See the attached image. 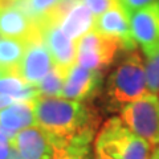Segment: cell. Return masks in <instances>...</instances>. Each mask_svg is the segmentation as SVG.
Here are the masks:
<instances>
[{"label":"cell","mask_w":159,"mask_h":159,"mask_svg":"<svg viewBox=\"0 0 159 159\" xmlns=\"http://www.w3.org/2000/svg\"><path fill=\"white\" fill-rule=\"evenodd\" d=\"M33 101L39 127L72 150L89 152L99 123V117L90 106L62 97L37 96Z\"/></svg>","instance_id":"cell-1"},{"label":"cell","mask_w":159,"mask_h":159,"mask_svg":"<svg viewBox=\"0 0 159 159\" xmlns=\"http://www.w3.org/2000/svg\"><path fill=\"white\" fill-rule=\"evenodd\" d=\"M148 94L145 61L138 51H133L110 73L106 81V96L110 105L122 109Z\"/></svg>","instance_id":"cell-2"},{"label":"cell","mask_w":159,"mask_h":159,"mask_svg":"<svg viewBox=\"0 0 159 159\" xmlns=\"http://www.w3.org/2000/svg\"><path fill=\"white\" fill-rule=\"evenodd\" d=\"M94 151L113 159H151L154 147L129 129L119 117H111L99 129L93 142Z\"/></svg>","instance_id":"cell-3"},{"label":"cell","mask_w":159,"mask_h":159,"mask_svg":"<svg viewBox=\"0 0 159 159\" xmlns=\"http://www.w3.org/2000/svg\"><path fill=\"white\" fill-rule=\"evenodd\" d=\"M11 145L23 159H70L77 154H86L69 148L37 125L17 133L11 139Z\"/></svg>","instance_id":"cell-4"},{"label":"cell","mask_w":159,"mask_h":159,"mask_svg":"<svg viewBox=\"0 0 159 159\" xmlns=\"http://www.w3.org/2000/svg\"><path fill=\"white\" fill-rule=\"evenodd\" d=\"M123 123L155 148L159 143V97L146 94L121 109Z\"/></svg>","instance_id":"cell-5"},{"label":"cell","mask_w":159,"mask_h":159,"mask_svg":"<svg viewBox=\"0 0 159 159\" xmlns=\"http://www.w3.org/2000/svg\"><path fill=\"white\" fill-rule=\"evenodd\" d=\"M119 49L121 47L116 39L92 29L77 41L76 62L90 70L102 72L113 64Z\"/></svg>","instance_id":"cell-6"},{"label":"cell","mask_w":159,"mask_h":159,"mask_svg":"<svg viewBox=\"0 0 159 159\" xmlns=\"http://www.w3.org/2000/svg\"><path fill=\"white\" fill-rule=\"evenodd\" d=\"M54 66L53 58L44 43L43 33L39 32L27 40V49L19 65L17 74L28 85L36 88L39 82Z\"/></svg>","instance_id":"cell-7"},{"label":"cell","mask_w":159,"mask_h":159,"mask_svg":"<svg viewBox=\"0 0 159 159\" xmlns=\"http://www.w3.org/2000/svg\"><path fill=\"white\" fill-rule=\"evenodd\" d=\"M93 29L101 34L116 39L122 51H137L138 45L133 37L130 15L125 11V8L121 6L119 2L106 12L96 17Z\"/></svg>","instance_id":"cell-8"},{"label":"cell","mask_w":159,"mask_h":159,"mask_svg":"<svg viewBox=\"0 0 159 159\" xmlns=\"http://www.w3.org/2000/svg\"><path fill=\"white\" fill-rule=\"evenodd\" d=\"M130 24L133 37L145 56L155 53L159 49V4H151L131 13Z\"/></svg>","instance_id":"cell-9"},{"label":"cell","mask_w":159,"mask_h":159,"mask_svg":"<svg viewBox=\"0 0 159 159\" xmlns=\"http://www.w3.org/2000/svg\"><path fill=\"white\" fill-rule=\"evenodd\" d=\"M102 72L90 70L76 62L69 68L62 89V98L85 101L92 98L101 86Z\"/></svg>","instance_id":"cell-10"},{"label":"cell","mask_w":159,"mask_h":159,"mask_svg":"<svg viewBox=\"0 0 159 159\" xmlns=\"http://www.w3.org/2000/svg\"><path fill=\"white\" fill-rule=\"evenodd\" d=\"M41 33L54 65L62 69H69L76 64L77 41L66 36L60 24H49L41 28Z\"/></svg>","instance_id":"cell-11"},{"label":"cell","mask_w":159,"mask_h":159,"mask_svg":"<svg viewBox=\"0 0 159 159\" xmlns=\"http://www.w3.org/2000/svg\"><path fill=\"white\" fill-rule=\"evenodd\" d=\"M39 32L40 28L15 3L0 6V37L27 41Z\"/></svg>","instance_id":"cell-12"},{"label":"cell","mask_w":159,"mask_h":159,"mask_svg":"<svg viewBox=\"0 0 159 159\" xmlns=\"http://www.w3.org/2000/svg\"><path fill=\"white\" fill-rule=\"evenodd\" d=\"M36 126L33 99L15 101L0 110V133L12 139L24 129Z\"/></svg>","instance_id":"cell-13"},{"label":"cell","mask_w":159,"mask_h":159,"mask_svg":"<svg viewBox=\"0 0 159 159\" xmlns=\"http://www.w3.org/2000/svg\"><path fill=\"white\" fill-rule=\"evenodd\" d=\"M15 4L32 19L40 31L49 24H60L62 0H16Z\"/></svg>","instance_id":"cell-14"},{"label":"cell","mask_w":159,"mask_h":159,"mask_svg":"<svg viewBox=\"0 0 159 159\" xmlns=\"http://www.w3.org/2000/svg\"><path fill=\"white\" fill-rule=\"evenodd\" d=\"M94 21L96 17L92 11L82 2H80L65 13V16L60 21V27L66 36L74 41H78L84 34L93 29Z\"/></svg>","instance_id":"cell-15"},{"label":"cell","mask_w":159,"mask_h":159,"mask_svg":"<svg viewBox=\"0 0 159 159\" xmlns=\"http://www.w3.org/2000/svg\"><path fill=\"white\" fill-rule=\"evenodd\" d=\"M25 49V40L0 37V69L7 74H17Z\"/></svg>","instance_id":"cell-16"},{"label":"cell","mask_w":159,"mask_h":159,"mask_svg":"<svg viewBox=\"0 0 159 159\" xmlns=\"http://www.w3.org/2000/svg\"><path fill=\"white\" fill-rule=\"evenodd\" d=\"M69 69H62L57 65L52 68L36 86L37 96L41 97H62V89Z\"/></svg>","instance_id":"cell-17"},{"label":"cell","mask_w":159,"mask_h":159,"mask_svg":"<svg viewBox=\"0 0 159 159\" xmlns=\"http://www.w3.org/2000/svg\"><path fill=\"white\" fill-rule=\"evenodd\" d=\"M146 82L150 94H159V49L146 57Z\"/></svg>","instance_id":"cell-18"},{"label":"cell","mask_w":159,"mask_h":159,"mask_svg":"<svg viewBox=\"0 0 159 159\" xmlns=\"http://www.w3.org/2000/svg\"><path fill=\"white\" fill-rule=\"evenodd\" d=\"M81 2L90 9L94 17H98L99 15L110 9L114 4H117L119 0H81Z\"/></svg>","instance_id":"cell-19"},{"label":"cell","mask_w":159,"mask_h":159,"mask_svg":"<svg viewBox=\"0 0 159 159\" xmlns=\"http://www.w3.org/2000/svg\"><path fill=\"white\" fill-rule=\"evenodd\" d=\"M158 2L159 0H119L121 6L125 8V11L129 15L134 13L135 11H138V9H142L145 7L151 6V4H155Z\"/></svg>","instance_id":"cell-20"},{"label":"cell","mask_w":159,"mask_h":159,"mask_svg":"<svg viewBox=\"0 0 159 159\" xmlns=\"http://www.w3.org/2000/svg\"><path fill=\"white\" fill-rule=\"evenodd\" d=\"M12 148L13 147L11 145V139L4 135L3 133H0V159H8Z\"/></svg>","instance_id":"cell-21"},{"label":"cell","mask_w":159,"mask_h":159,"mask_svg":"<svg viewBox=\"0 0 159 159\" xmlns=\"http://www.w3.org/2000/svg\"><path fill=\"white\" fill-rule=\"evenodd\" d=\"M13 102H15L13 98L8 97V96H4V94H0V110L4 109V107H7V106H9Z\"/></svg>","instance_id":"cell-22"},{"label":"cell","mask_w":159,"mask_h":159,"mask_svg":"<svg viewBox=\"0 0 159 159\" xmlns=\"http://www.w3.org/2000/svg\"><path fill=\"white\" fill-rule=\"evenodd\" d=\"M94 159H113L110 157H107L106 154L99 152V151H94Z\"/></svg>","instance_id":"cell-23"},{"label":"cell","mask_w":159,"mask_h":159,"mask_svg":"<svg viewBox=\"0 0 159 159\" xmlns=\"http://www.w3.org/2000/svg\"><path fill=\"white\" fill-rule=\"evenodd\" d=\"M8 159H23V157L20 155V154L15 150V148H12V151H11V154H9Z\"/></svg>","instance_id":"cell-24"},{"label":"cell","mask_w":159,"mask_h":159,"mask_svg":"<svg viewBox=\"0 0 159 159\" xmlns=\"http://www.w3.org/2000/svg\"><path fill=\"white\" fill-rule=\"evenodd\" d=\"M70 159H90V158H89V152H86V154H77V155H73Z\"/></svg>","instance_id":"cell-25"},{"label":"cell","mask_w":159,"mask_h":159,"mask_svg":"<svg viewBox=\"0 0 159 159\" xmlns=\"http://www.w3.org/2000/svg\"><path fill=\"white\" fill-rule=\"evenodd\" d=\"M151 159H159V143H158V146L154 148L152 155H151Z\"/></svg>","instance_id":"cell-26"},{"label":"cell","mask_w":159,"mask_h":159,"mask_svg":"<svg viewBox=\"0 0 159 159\" xmlns=\"http://www.w3.org/2000/svg\"><path fill=\"white\" fill-rule=\"evenodd\" d=\"M0 2H3V3H7V4H13L16 0H0Z\"/></svg>","instance_id":"cell-27"},{"label":"cell","mask_w":159,"mask_h":159,"mask_svg":"<svg viewBox=\"0 0 159 159\" xmlns=\"http://www.w3.org/2000/svg\"><path fill=\"white\" fill-rule=\"evenodd\" d=\"M6 74H7V73H4V72L2 70V69H0V77H3V76H6Z\"/></svg>","instance_id":"cell-28"},{"label":"cell","mask_w":159,"mask_h":159,"mask_svg":"<svg viewBox=\"0 0 159 159\" xmlns=\"http://www.w3.org/2000/svg\"><path fill=\"white\" fill-rule=\"evenodd\" d=\"M0 6H7V3H3V2H0Z\"/></svg>","instance_id":"cell-29"},{"label":"cell","mask_w":159,"mask_h":159,"mask_svg":"<svg viewBox=\"0 0 159 159\" xmlns=\"http://www.w3.org/2000/svg\"><path fill=\"white\" fill-rule=\"evenodd\" d=\"M158 4H159V2H158Z\"/></svg>","instance_id":"cell-30"}]
</instances>
